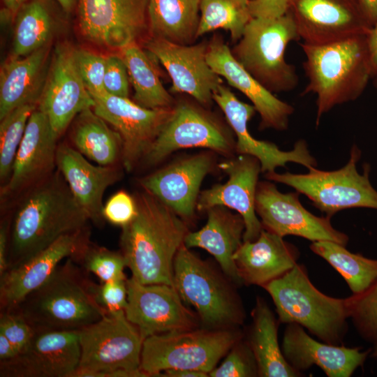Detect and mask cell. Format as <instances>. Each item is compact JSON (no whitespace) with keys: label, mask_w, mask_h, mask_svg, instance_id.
<instances>
[{"label":"cell","mask_w":377,"mask_h":377,"mask_svg":"<svg viewBox=\"0 0 377 377\" xmlns=\"http://www.w3.org/2000/svg\"><path fill=\"white\" fill-rule=\"evenodd\" d=\"M11 204L8 217V269L60 237L87 229L90 221L57 169Z\"/></svg>","instance_id":"6da1fadb"},{"label":"cell","mask_w":377,"mask_h":377,"mask_svg":"<svg viewBox=\"0 0 377 377\" xmlns=\"http://www.w3.org/2000/svg\"><path fill=\"white\" fill-rule=\"evenodd\" d=\"M133 196L136 214L121 228L120 235L126 267L142 284L174 286V260L189 232L188 223L147 191Z\"/></svg>","instance_id":"7a4b0ae2"},{"label":"cell","mask_w":377,"mask_h":377,"mask_svg":"<svg viewBox=\"0 0 377 377\" xmlns=\"http://www.w3.org/2000/svg\"><path fill=\"white\" fill-rule=\"evenodd\" d=\"M308 79L302 94L316 96V124L334 107L358 98L373 78L367 35L325 45L300 43Z\"/></svg>","instance_id":"3957f363"},{"label":"cell","mask_w":377,"mask_h":377,"mask_svg":"<svg viewBox=\"0 0 377 377\" xmlns=\"http://www.w3.org/2000/svg\"><path fill=\"white\" fill-rule=\"evenodd\" d=\"M96 285L73 258H68L45 283L13 309L35 330H79L107 313L96 301Z\"/></svg>","instance_id":"277c9868"},{"label":"cell","mask_w":377,"mask_h":377,"mask_svg":"<svg viewBox=\"0 0 377 377\" xmlns=\"http://www.w3.org/2000/svg\"><path fill=\"white\" fill-rule=\"evenodd\" d=\"M263 288L271 296L281 323L298 324L327 343H342L348 331L345 299L321 293L303 265L296 264Z\"/></svg>","instance_id":"5b68a950"},{"label":"cell","mask_w":377,"mask_h":377,"mask_svg":"<svg viewBox=\"0 0 377 377\" xmlns=\"http://www.w3.org/2000/svg\"><path fill=\"white\" fill-rule=\"evenodd\" d=\"M173 283L182 301L194 308L207 327L237 328L244 323L246 313L235 283L184 244L175 257Z\"/></svg>","instance_id":"8992f818"},{"label":"cell","mask_w":377,"mask_h":377,"mask_svg":"<svg viewBox=\"0 0 377 377\" xmlns=\"http://www.w3.org/2000/svg\"><path fill=\"white\" fill-rule=\"evenodd\" d=\"M78 334L80 364L71 377H147L140 370L144 340L124 310L107 312Z\"/></svg>","instance_id":"52a82bcc"},{"label":"cell","mask_w":377,"mask_h":377,"mask_svg":"<svg viewBox=\"0 0 377 377\" xmlns=\"http://www.w3.org/2000/svg\"><path fill=\"white\" fill-rule=\"evenodd\" d=\"M300 39L292 15L273 19L253 17L241 38L231 49L236 60L272 93L295 89L299 77L295 66L288 63V45Z\"/></svg>","instance_id":"ba28073f"},{"label":"cell","mask_w":377,"mask_h":377,"mask_svg":"<svg viewBox=\"0 0 377 377\" xmlns=\"http://www.w3.org/2000/svg\"><path fill=\"white\" fill-rule=\"evenodd\" d=\"M243 334L237 328L192 329L158 334L143 341L140 370L160 376L168 369L209 374Z\"/></svg>","instance_id":"9c48e42d"},{"label":"cell","mask_w":377,"mask_h":377,"mask_svg":"<svg viewBox=\"0 0 377 377\" xmlns=\"http://www.w3.org/2000/svg\"><path fill=\"white\" fill-rule=\"evenodd\" d=\"M360 156L361 151L353 145L348 162L341 169L324 171L311 167L306 174H279L274 171L265 173V177L269 181L294 188L330 218L345 209H377V191L369 181V165H365L363 174L357 170Z\"/></svg>","instance_id":"30bf717a"},{"label":"cell","mask_w":377,"mask_h":377,"mask_svg":"<svg viewBox=\"0 0 377 377\" xmlns=\"http://www.w3.org/2000/svg\"><path fill=\"white\" fill-rule=\"evenodd\" d=\"M188 148H204L226 158L237 154L229 125L195 101H176L172 115L139 165L155 166L175 151Z\"/></svg>","instance_id":"8fae6325"},{"label":"cell","mask_w":377,"mask_h":377,"mask_svg":"<svg viewBox=\"0 0 377 377\" xmlns=\"http://www.w3.org/2000/svg\"><path fill=\"white\" fill-rule=\"evenodd\" d=\"M76 49L67 41L55 45L38 102L59 139L78 114L94 105L78 69Z\"/></svg>","instance_id":"7c38bea8"},{"label":"cell","mask_w":377,"mask_h":377,"mask_svg":"<svg viewBox=\"0 0 377 377\" xmlns=\"http://www.w3.org/2000/svg\"><path fill=\"white\" fill-rule=\"evenodd\" d=\"M93 110L119 133L123 142L122 166L127 172L139 166L172 113V108L148 109L128 98L102 92L91 94Z\"/></svg>","instance_id":"4fadbf2b"},{"label":"cell","mask_w":377,"mask_h":377,"mask_svg":"<svg viewBox=\"0 0 377 377\" xmlns=\"http://www.w3.org/2000/svg\"><path fill=\"white\" fill-rule=\"evenodd\" d=\"M126 288L125 314L143 340L154 334L198 328V316L187 307L174 286L142 284L131 276L126 279Z\"/></svg>","instance_id":"5bb4252c"},{"label":"cell","mask_w":377,"mask_h":377,"mask_svg":"<svg viewBox=\"0 0 377 377\" xmlns=\"http://www.w3.org/2000/svg\"><path fill=\"white\" fill-rule=\"evenodd\" d=\"M299 192L283 193L273 182L258 183L255 209L263 229L281 237L295 235L312 242L331 241L346 246L348 237L336 230L330 217L317 216L299 200Z\"/></svg>","instance_id":"9a60e30c"},{"label":"cell","mask_w":377,"mask_h":377,"mask_svg":"<svg viewBox=\"0 0 377 377\" xmlns=\"http://www.w3.org/2000/svg\"><path fill=\"white\" fill-rule=\"evenodd\" d=\"M149 1L80 0V31L92 43L119 50L147 28Z\"/></svg>","instance_id":"2e32d148"},{"label":"cell","mask_w":377,"mask_h":377,"mask_svg":"<svg viewBox=\"0 0 377 377\" xmlns=\"http://www.w3.org/2000/svg\"><path fill=\"white\" fill-rule=\"evenodd\" d=\"M288 12L300 38L309 45L367 35L372 28L357 0H290Z\"/></svg>","instance_id":"e0dca14e"},{"label":"cell","mask_w":377,"mask_h":377,"mask_svg":"<svg viewBox=\"0 0 377 377\" xmlns=\"http://www.w3.org/2000/svg\"><path fill=\"white\" fill-rule=\"evenodd\" d=\"M80 360L78 330H35L22 350L0 362V376L71 377Z\"/></svg>","instance_id":"ac0fdd59"},{"label":"cell","mask_w":377,"mask_h":377,"mask_svg":"<svg viewBox=\"0 0 377 377\" xmlns=\"http://www.w3.org/2000/svg\"><path fill=\"white\" fill-rule=\"evenodd\" d=\"M208 42L180 45L150 37L145 49L157 59L168 73L172 93L186 94L202 106L212 105L213 93L223 84L207 61Z\"/></svg>","instance_id":"d6986e66"},{"label":"cell","mask_w":377,"mask_h":377,"mask_svg":"<svg viewBox=\"0 0 377 377\" xmlns=\"http://www.w3.org/2000/svg\"><path fill=\"white\" fill-rule=\"evenodd\" d=\"M215 154L206 150L184 156L140 178L138 184L188 223L194 219L202 182L216 166Z\"/></svg>","instance_id":"ffe728a7"},{"label":"cell","mask_w":377,"mask_h":377,"mask_svg":"<svg viewBox=\"0 0 377 377\" xmlns=\"http://www.w3.org/2000/svg\"><path fill=\"white\" fill-rule=\"evenodd\" d=\"M58 140L46 115L36 108L28 120L10 176L1 186L3 202H13L54 172Z\"/></svg>","instance_id":"44dd1931"},{"label":"cell","mask_w":377,"mask_h":377,"mask_svg":"<svg viewBox=\"0 0 377 377\" xmlns=\"http://www.w3.org/2000/svg\"><path fill=\"white\" fill-rule=\"evenodd\" d=\"M218 166L228 175V179L225 184H217L202 191L197 210L205 212L214 206H224L235 210L245 224L243 242L254 241L263 229L255 209L260 163L253 156L237 154L226 158Z\"/></svg>","instance_id":"7402d4cb"},{"label":"cell","mask_w":377,"mask_h":377,"mask_svg":"<svg viewBox=\"0 0 377 377\" xmlns=\"http://www.w3.org/2000/svg\"><path fill=\"white\" fill-rule=\"evenodd\" d=\"M87 229L60 237L47 247L8 268L1 275V311L16 307L29 293L50 279L64 258L77 260L89 243Z\"/></svg>","instance_id":"603a6c76"},{"label":"cell","mask_w":377,"mask_h":377,"mask_svg":"<svg viewBox=\"0 0 377 377\" xmlns=\"http://www.w3.org/2000/svg\"><path fill=\"white\" fill-rule=\"evenodd\" d=\"M213 100L224 113L235 134L237 154H247L258 158L262 172H274L276 168L285 167L289 162L301 164L307 169L316 166V161L303 140H298L292 150L284 151L274 143L253 138L247 124L256 113L254 106L239 100L223 84L214 91Z\"/></svg>","instance_id":"cb8c5ba5"},{"label":"cell","mask_w":377,"mask_h":377,"mask_svg":"<svg viewBox=\"0 0 377 377\" xmlns=\"http://www.w3.org/2000/svg\"><path fill=\"white\" fill-rule=\"evenodd\" d=\"M207 61L215 73L251 101L260 117V129L288 128L294 108L276 98L256 80L236 60L220 34H214L208 42Z\"/></svg>","instance_id":"d4e9b609"},{"label":"cell","mask_w":377,"mask_h":377,"mask_svg":"<svg viewBox=\"0 0 377 377\" xmlns=\"http://www.w3.org/2000/svg\"><path fill=\"white\" fill-rule=\"evenodd\" d=\"M281 350L289 364L297 371L316 365L329 377H350L362 367L371 348H348L313 339L301 325L287 324Z\"/></svg>","instance_id":"484cf974"},{"label":"cell","mask_w":377,"mask_h":377,"mask_svg":"<svg viewBox=\"0 0 377 377\" xmlns=\"http://www.w3.org/2000/svg\"><path fill=\"white\" fill-rule=\"evenodd\" d=\"M56 161L57 169L90 221L102 224L104 193L121 179L119 164L95 165L67 142L58 144Z\"/></svg>","instance_id":"4316f807"},{"label":"cell","mask_w":377,"mask_h":377,"mask_svg":"<svg viewBox=\"0 0 377 377\" xmlns=\"http://www.w3.org/2000/svg\"><path fill=\"white\" fill-rule=\"evenodd\" d=\"M283 238L263 229L256 240L242 242L233 259L243 284L263 287L297 264V249Z\"/></svg>","instance_id":"83f0119b"},{"label":"cell","mask_w":377,"mask_h":377,"mask_svg":"<svg viewBox=\"0 0 377 377\" xmlns=\"http://www.w3.org/2000/svg\"><path fill=\"white\" fill-rule=\"evenodd\" d=\"M52 43L25 57L10 56L0 68V119L15 108L37 103L43 89Z\"/></svg>","instance_id":"f1b7e54d"},{"label":"cell","mask_w":377,"mask_h":377,"mask_svg":"<svg viewBox=\"0 0 377 377\" xmlns=\"http://www.w3.org/2000/svg\"><path fill=\"white\" fill-rule=\"evenodd\" d=\"M205 212L206 224L198 231H189L184 244L189 249L199 247L208 251L230 279L236 285L243 284L233 259L243 242L245 224L242 217L224 206H214Z\"/></svg>","instance_id":"f546056e"},{"label":"cell","mask_w":377,"mask_h":377,"mask_svg":"<svg viewBox=\"0 0 377 377\" xmlns=\"http://www.w3.org/2000/svg\"><path fill=\"white\" fill-rule=\"evenodd\" d=\"M68 16L56 0H28L13 21L12 56L25 57L52 43Z\"/></svg>","instance_id":"4dcf8cb0"},{"label":"cell","mask_w":377,"mask_h":377,"mask_svg":"<svg viewBox=\"0 0 377 377\" xmlns=\"http://www.w3.org/2000/svg\"><path fill=\"white\" fill-rule=\"evenodd\" d=\"M248 342L256 360L258 376L297 377L302 373L286 360L278 341V322L265 301L258 297L251 312Z\"/></svg>","instance_id":"1f68e13d"},{"label":"cell","mask_w":377,"mask_h":377,"mask_svg":"<svg viewBox=\"0 0 377 377\" xmlns=\"http://www.w3.org/2000/svg\"><path fill=\"white\" fill-rule=\"evenodd\" d=\"M69 140L73 148L98 165L122 164L120 135L92 108L82 111L73 119Z\"/></svg>","instance_id":"d6a6232c"},{"label":"cell","mask_w":377,"mask_h":377,"mask_svg":"<svg viewBox=\"0 0 377 377\" xmlns=\"http://www.w3.org/2000/svg\"><path fill=\"white\" fill-rule=\"evenodd\" d=\"M201 0H149L148 24L151 37L180 45L197 39Z\"/></svg>","instance_id":"836d02e7"},{"label":"cell","mask_w":377,"mask_h":377,"mask_svg":"<svg viewBox=\"0 0 377 377\" xmlns=\"http://www.w3.org/2000/svg\"><path fill=\"white\" fill-rule=\"evenodd\" d=\"M134 89L133 101L148 109L172 108L176 101L163 87L152 61L138 42L119 50Z\"/></svg>","instance_id":"e575fe53"},{"label":"cell","mask_w":377,"mask_h":377,"mask_svg":"<svg viewBox=\"0 0 377 377\" xmlns=\"http://www.w3.org/2000/svg\"><path fill=\"white\" fill-rule=\"evenodd\" d=\"M311 250L325 259L346 281L352 294L364 290L377 278V260L348 251L331 241L313 242Z\"/></svg>","instance_id":"d590c367"},{"label":"cell","mask_w":377,"mask_h":377,"mask_svg":"<svg viewBox=\"0 0 377 377\" xmlns=\"http://www.w3.org/2000/svg\"><path fill=\"white\" fill-rule=\"evenodd\" d=\"M250 0H201L197 38L219 29L229 31L232 41L237 43L253 18Z\"/></svg>","instance_id":"8d00e7d4"},{"label":"cell","mask_w":377,"mask_h":377,"mask_svg":"<svg viewBox=\"0 0 377 377\" xmlns=\"http://www.w3.org/2000/svg\"><path fill=\"white\" fill-rule=\"evenodd\" d=\"M37 103L22 105L0 119V182L8 180L28 120Z\"/></svg>","instance_id":"74e56055"},{"label":"cell","mask_w":377,"mask_h":377,"mask_svg":"<svg viewBox=\"0 0 377 377\" xmlns=\"http://www.w3.org/2000/svg\"><path fill=\"white\" fill-rule=\"evenodd\" d=\"M348 318L366 341L377 343V278L364 290L345 299Z\"/></svg>","instance_id":"f35d334b"},{"label":"cell","mask_w":377,"mask_h":377,"mask_svg":"<svg viewBox=\"0 0 377 377\" xmlns=\"http://www.w3.org/2000/svg\"><path fill=\"white\" fill-rule=\"evenodd\" d=\"M75 262L82 263L84 271L94 274L101 282L127 279L124 272L126 263L121 251H111L89 242Z\"/></svg>","instance_id":"ab89813d"},{"label":"cell","mask_w":377,"mask_h":377,"mask_svg":"<svg viewBox=\"0 0 377 377\" xmlns=\"http://www.w3.org/2000/svg\"><path fill=\"white\" fill-rule=\"evenodd\" d=\"M212 377L258 376L254 355L246 341L239 340L227 353L222 363L209 372Z\"/></svg>","instance_id":"60d3db41"},{"label":"cell","mask_w":377,"mask_h":377,"mask_svg":"<svg viewBox=\"0 0 377 377\" xmlns=\"http://www.w3.org/2000/svg\"><path fill=\"white\" fill-rule=\"evenodd\" d=\"M76 60L80 73L89 94L105 92L103 80L106 57L77 48Z\"/></svg>","instance_id":"b9f144b4"},{"label":"cell","mask_w":377,"mask_h":377,"mask_svg":"<svg viewBox=\"0 0 377 377\" xmlns=\"http://www.w3.org/2000/svg\"><path fill=\"white\" fill-rule=\"evenodd\" d=\"M34 332L35 329L17 311H1L0 333L10 341L17 354L28 343Z\"/></svg>","instance_id":"7bdbcfd3"},{"label":"cell","mask_w":377,"mask_h":377,"mask_svg":"<svg viewBox=\"0 0 377 377\" xmlns=\"http://www.w3.org/2000/svg\"><path fill=\"white\" fill-rule=\"evenodd\" d=\"M137 212L133 195L121 190L114 193L103 208V219L110 223L121 228L128 224Z\"/></svg>","instance_id":"ee69618b"},{"label":"cell","mask_w":377,"mask_h":377,"mask_svg":"<svg viewBox=\"0 0 377 377\" xmlns=\"http://www.w3.org/2000/svg\"><path fill=\"white\" fill-rule=\"evenodd\" d=\"M130 79L126 66L120 55L106 57L103 84L111 95L128 98Z\"/></svg>","instance_id":"f6af8a7d"},{"label":"cell","mask_w":377,"mask_h":377,"mask_svg":"<svg viewBox=\"0 0 377 377\" xmlns=\"http://www.w3.org/2000/svg\"><path fill=\"white\" fill-rule=\"evenodd\" d=\"M95 297L97 302L107 312L125 311L127 305L126 280L110 281L96 284Z\"/></svg>","instance_id":"bcb514c9"},{"label":"cell","mask_w":377,"mask_h":377,"mask_svg":"<svg viewBox=\"0 0 377 377\" xmlns=\"http://www.w3.org/2000/svg\"><path fill=\"white\" fill-rule=\"evenodd\" d=\"M290 0H250L252 17L273 19L285 15Z\"/></svg>","instance_id":"7dc6e473"},{"label":"cell","mask_w":377,"mask_h":377,"mask_svg":"<svg viewBox=\"0 0 377 377\" xmlns=\"http://www.w3.org/2000/svg\"><path fill=\"white\" fill-rule=\"evenodd\" d=\"M8 218L3 219L0 226V276L8 269Z\"/></svg>","instance_id":"c3c4849f"},{"label":"cell","mask_w":377,"mask_h":377,"mask_svg":"<svg viewBox=\"0 0 377 377\" xmlns=\"http://www.w3.org/2000/svg\"><path fill=\"white\" fill-rule=\"evenodd\" d=\"M3 8L1 10V20L3 22L13 23L15 17L21 6L28 0H1Z\"/></svg>","instance_id":"681fc988"},{"label":"cell","mask_w":377,"mask_h":377,"mask_svg":"<svg viewBox=\"0 0 377 377\" xmlns=\"http://www.w3.org/2000/svg\"><path fill=\"white\" fill-rule=\"evenodd\" d=\"M367 43L374 78L377 75V23L372 27L367 34Z\"/></svg>","instance_id":"f907efd6"},{"label":"cell","mask_w":377,"mask_h":377,"mask_svg":"<svg viewBox=\"0 0 377 377\" xmlns=\"http://www.w3.org/2000/svg\"><path fill=\"white\" fill-rule=\"evenodd\" d=\"M365 17L373 27L377 23V0H357Z\"/></svg>","instance_id":"816d5d0a"},{"label":"cell","mask_w":377,"mask_h":377,"mask_svg":"<svg viewBox=\"0 0 377 377\" xmlns=\"http://www.w3.org/2000/svg\"><path fill=\"white\" fill-rule=\"evenodd\" d=\"M16 355L13 344L3 334L0 333V362L10 360Z\"/></svg>","instance_id":"f5cc1de1"},{"label":"cell","mask_w":377,"mask_h":377,"mask_svg":"<svg viewBox=\"0 0 377 377\" xmlns=\"http://www.w3.org/2000/svg\"><path fill=\"white\" fill-rule=\"evenodd\" d=\"M160 376L165 377H207V373L191 369H168L162 372Z\"/></svg>","instance_id":"db71d44e"},{"label":"cell","mask_w":377,"mask_h":377,"mask_svg":"<svg viewBox=\"0 0 377 377\" xmlns=\"http://www.w3.org/2000/svg\"><path fill=\"white\" fill-rule=\"evenodd\" d=\"M67 15L77 8L80 0H56Z\"/></svg>","instance_id":"11a10c76"},{"label":"cell","mask_w":377,"mask_h":377,"mask_svg":"<svg viewBox=\"0 0 377 377\" xmlns=\"http://www.w3.org/2000/svg\"><path fill=\"white\" fill-rule=\"evenodd\" d=\"M371 354L372 357L377 358V343L373 345Z\"/></svg>","instance_id":"9f6ffc18"},{"label":"cell","mask_w":377,"mask_h":377,"mask_svg":"<svg viewBox=\"0 0 377 377\" xmlns=\"http://www.w3.org/2000/svg\"><path fill=\"white\" fill-rule=\"evenodd\" d=\"M374 85L377 89V75L374 77Z\"/></svg>","instance_id":"6f0895ef"}]
</instances>
